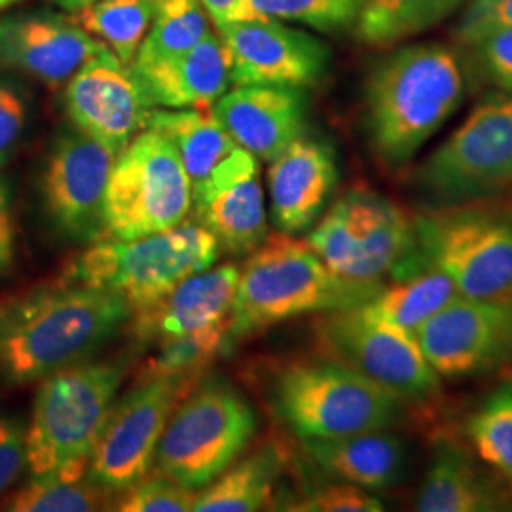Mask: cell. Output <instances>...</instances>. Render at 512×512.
I'll list each match as a JSON object with an SVG mask.
<instances>
[{"mask_svg": "<svg viewBox=\"0 0 512 512\" xmlns=\"http://www.w3.org/2000/svg\"><path fill=\"white\" fill-rule=\"evenodd\" d=\"M131 315L122 296L63 277L0 300V384H33L92 359L128 327Z\"/></svg>", "mask_w": 512, "mask_h": 512, "instance_id": "obj_1", "label": "cell"}, {"mask_svg": "<svg viewBox=\"0 0 512 512\" xmlns=\"http://www.w3.org/2000/svg\"><path fill=\"white\" fill-rule=\"evenodd\" d=\"M461 55L439 42L408 44L385 55L368 74L365 126L368 143L387 169H401L467 95Z\"/></svg>", "mask_w": 512, "mask_h": 512, "instance_id": "obj_2", "label": "cell"}, {"mask_svg": "<svg viewBox=\"0 0 512 512\" xmlns=\"http://www.w3.org/2000/svg\"><path fill=\"white\" fill-rule=\"evenodd\" d=\"M382 281H357L332 272L306 239L274 232L239 268L228 338L234 344L302 315L349 310L380 293Z\"/></svg>", "mask_w": 512, "mask_h": 512, "instance_id": "obj_3", "label": "cell"}, {"mask_svg": "<svg viewBox=\"0 0 512 512\" xmlns=\"http://www.w3.org/2000/svg\"><path fill=\"white\" fill-rule=\"evenodd\" d=\"M414 245L391 277L446 275L461 296H512V192L414 213Z\"/></svg>", "mask_w": 512, "mask_h": 512, "instance_id": "obj_4", "label": "cell"}, {"mask_svg": "<svg viewBox=\"0 0 512 512\" xmlns=\"http://www.w3.org/2000/svg\"><path fill=\"white\" fill-rule=\"evenodd\" d=\"M266 399L275 420L300 440L391 429L408 412L399 397L319 351L275 366Z\"/></svg>", "mask_w": 512, "mask_h": 512, "instance_id": "obj_5", "label": "cell"}, {"mask_svg": "<svg viewBox=\"0 0 512 512\" xmlns=\"http://www.w3.org/2000/svg\"><path fill=\"white\" fill-rule=\"evenodd\" d=\"M219 241L196 220L135 239H99L76 256L63 279L122 296L131 310L147 308L190 275L211 268Z\"/></svg>", "mask_w": 512, "mask_h": 512, "instance_id": "obj_6", "label": "cell"}, {"mask_svg": "<svg viewBox=\"0 0 512 512\" xmlns=\"http://www.w3.org/2000/svg\"><path fill=\"white\" fill-rule=\"evenodd\" d=\"M128 366L126 359H86L40 380L25 427L31 475L90 463Z\"/></svg>", "mask_w": 512, "mask_h": 512, "instance_id": "obj_7", "label": "cell"}, {"mask_svg": "<svg viewBox=\"0 0 512 512\" xmlns=\"http://www.w3.org/2000/svg\"><path fill=\"white\" fill-rule=\"evenodd\" d=\"M256 429L255 408L234 385L200 380L167 421L154 469L200 492L238 461Z\"/></svg>", "mask_w": 512, "mask_h": 512, "instance_id": "obj_8", "label": "cell"}, {"mask_svg": "<svg viewBox=\"0 0 512 512\" xmlns=\"http://www.w3.org/2000/svg\"><path fill=\"white\" fill-rule=\"evenodd\" d=\"M423 207L494 198L512 190V95L480 101L412 177Z\"/></svg>", "mask_w": 512, "mask_h": 512, "instance_id": "obj_9", "label": "cell"}, {"mask_svg": "<svg viewBox=\"0 0 512 512\" xmlns=\"http://www.w3.org/2000/svg\"><path fill=\"white\" fill-rule=\"evenodd\" d=\"M192 209V183L173 145L143 129L110 171L105 238L135 239L179 226Z\"/></svg>", "mask_w": 512, "mask_h": 512, "instance_id": "obj_10", "label": "cell"}, {"mask_svg": "<svg viewBox=\"0 0 512 512\" xmlns=\"http://www.w3.org/2000/svg\"><path fill=\"white\" fill-rule=\"evenodd\" d=\"M317 351L353 368L408 406L440 397V376L418 338L366 315L361 308L321 313L313 325Z\"/></svg>", "mask_w": 512, "mask_h": 512, "instance_id": "obj_11", "label": "cell"}, {"mask_svg": "<svg viewBox=\"0 0 512 512\" xmlns=\"http://www.w3.org/2000/svg\"><path fill=\"white\" fill-rule=\"evenodd\" d=\"M202 376H139L116 401L90 458V476L122 492L154 467L165 425Z\"/></svg>", "mask_w": 512, "mask_h": 512, "instance_id": "obj_12", "label": "cell"}, {"mask_svg": "<svg viewBox=\"0 0 512 512\" xmlns=\"http://www.w3.org/2000/svg\"><path fill=\"white\" fill-rule=\"evenodd\" d=\"M414 336L440 380L494 374L512 365V296L458 294Z\"/></svg>", "mask_w": 512, "mask_h": 512, "instance_id": "obj_13", "label": "cell"}, {"mask_svg": "<svg viewBox=\"0 0 512 512\" xmlns=\"http://www.w3.org/2000/svg\"><path fill=\"white\" fill-rule=\"evenodd\" d=\"M118 154L80 129L55 139L40 179L46 217L63 238H105V192Z\"/></svg>", "mask_w": 512, "mask_h": 512, "instance_id": "obj_14", "label": "cell"}, {"mask_svg": "<svg viewBox=\"0 0 512 512\" xmlns=\"http://www.w3.org/2000/svg\"><path fill=\"white\" fill-rule=\"evenodd\" d=\"M234 86L310 88L329 65L327 46L275 19L232 21L219 27Z\"/></svg>", "mask_w": 512, "mask_h": 512, "instance_id": "obj_15", "label": "cell"}, {"mask_svg": "<svg viewBox=\"0 0 512 512\" xmlns=\"http://www.w3.org/2000/svg\"><path fill=\"white\" fill-rule=\"evenodd\" d=\"M63 105L73 126L120 154L145 129L154 109L137 76L109 48L69 78Z\"/></svg>", "mask_w": 512, "mask_h": 512, "instance_id": "obj_16", "label": "cell"}, {"mask_svg": "<svg viewBox=\"0 0 512 512\" xmlns=\"http://www.w3.org/2000/svg\"><path fill=\"white\" fill-rule=\"evenodd\" d=\"M260 160L238 147L192 184L190 213L232 255H249L268 236Z\"/></svg>", "mask_w": 512, "mask_h": 512, "instance_id": "obj_17", "label": "cell"}, {"mask_svg": "<svg viewBox=\"0 0 512 512\" xmlns=\"http://www.w3.org/2000/svg\"><path fill=\"white\" fill-rule=\"evenodd\" d=\"M238 281L234 264L190 275L154 304L133 311L129 330L141 344L158 348L171 340L228 329Z\"/></svg>", "mask_w": 512, "mask_h": 512, "instance_id": "obj_18", "label": "cell"}, {"mask_svg": "<svg viewBox=\"0 0 512 512\" xmlns=\"http://www.w3.org/2000/svg\"><path fill=\"white\" fill-rule=\"evenodd\" d=\"M105 50L107 46L71 16L18 14L0 19V67L35 76L50 88L67 82Z\"/></svg>", "mask_w": 512, "mask_h": 512, "instance_id": "obj_19", "label": "cell"}, {"mask_svg": "<svg viewBox=\"0 0 512 512\" xmlns=\"http://www.w3.org/2000/svg\"><path fill=\"white\" fill-rule=\"evenodd\" d=\"M306 95L287 86H236L213 112L236 145L262 162H272L306 133Z\"/></svg>", "mask_w": 512, "mask_h": 512, "instance_id": "obj_20", "label": "cell"}, {"mask_svg": "<svg viewBox=\"0 0 512 512\" xmlns=\"http://www.w3.org/2000/svg\"><path fill=\"white\" fill-rule=\"evenodd\" d=\"M338 183L334 150L319 139L298 137L268 169L270 215L277 232L298 236L317 222Z\"/></svg>", "mask_w": 512, "mask_h": 512, "instance_id": "obj_21", "label": "cell"}, {"mask_svg": "<svg viewBox=\"0 0 512 512\" xmlns=\"http://www.w3.org/2000/svg\"><path fill=\"white\" fill-rule=\"evenodd\" d=\"M512 486L467 448L440 439L421 480L414 509L421 512H495L511 509Z\"/></svg>", "mask_w": 512, "mask_h": 512, "instance_id": "obj_22", "label": "cell"}, {"mask_svg": "<svg viewBox=\"0 0 512 512\" xmlns=\"http://www.w3.org/2000/svg\"><path fill=\"white\" fill-rule=\"evenodd\" d=\"M131 71L154 109H211L230 86L228 52L211 33L183 54Z\"/></svg>", "mask_w": 512, "mask_h": 512, "instance_id": "obj_23", "label": "cell"}, {"mask_svg": "<svg viewBox=\"0 0 512 512\" xmlns=\"http://www.w3.org/2000/svg\"><path fill=\"white\" fill-rule=\"evenodd\" d=\"M344 198L357 247L351 279L382 281L414 245V213L365 188L349 190Z\"/></svg>", "mask_w": 512, "mask_h": 512, "instance_id": "obj_24", "label": "cell"}, {"mask_svg": "<svg viewBox=\"0 0 512 512\" xmlns=\"http://www.w3.org/2000/svg\"><path fill=\"white\" fill-rule=\"evenodd\" d=\"M302 448L311 463L334 482H348L365 490H385L403 480L406 446L389 429L302 440Z\"/></svg>", "mask_w": 512, "mask_h": 512, "instance_id": "obj_25", "label": "cell"}, {"mask_svg": "<svg viewBox=\"0 0 512 512\" xmlns=\"http://www.w3.org/2000/svg\"><path fill=\"white\" fill-rule=\"evenodd\" d=\"M289 454L272 442L251 456L232 463L219 478L205 486L194 501V512H255L264 509L285 469Z\"/></svg>", "mask_w": 512, "mask_h": 512, "instance_id": "obj_26", "label": "cell"}, {"mask_svg": "<svg viewBox=\"0 0 512 512\" xmlns=\"http://www.w3.org/2000/svg\"><path fill=\"white\" fill-rule=\"evenodd\" d=\"M145 129L165 137L177 150L190 183L203 181L238 145L211 109H152Z\"/></svg>", "mask_w": 512, "mask_h": 512, "instance_id": "obj_27", "label": "cell"}, {"mask_svg": "<svg viewBox=\"0 0 512 512\" xmlns=\"http://www.w3.org/2000/svg\"><path fill=\"white\" fill-rule=\"evenodd\" d=\"M114 492L90 476V463H71L31 478L4 501L10 512L110 511Z\"/></svg>", "mask_w": 512, "mask_h": 512, "instance_id": "obj_28", "label": "cell"}, {"mask_svg": "<svg viewBox=\"0 0 512 512\" xmlns=\"http://www.w3.org/2000/svg\"><path fill=\"white\" fill-rule=\"evenodd\" d=\"M456 296V285L446 275L431 270L384 287L359 308L374 319L414 334Z\"/></svg>", "mask_w": 512, "mask_h": 512, "instance_id": "obj_29", "label": "cell"}, {"mask_svg": "<svg viewBox=\"0 0 512 512\" xmlns=\"http://www.w3.org/2000/svg\"><path fill=\"white\" fill-rule=\"evenodd\" d=\"M463 431L476 458L512 484V372L471 410Z\"/></svg>", "mask_w": 512, "mask_h": 512, "instance_id": "obj_30", "label": "cell"}, {"mask_svg": "<svg viewBox=\"0 0 512 512\" xmlns=\"http://www.w3.org/2000/svg\"><path fill=\"white\" fill-rule=\"evenodd\" d=\"M154 16L152 0H97L74 12L76 25L99 38L120 63L131 67Z\"/></svg>", "mask_w": 512, "mask_h": 512, "instance_id": "obj_31", "label": "cell"}, {"mask_svg": "<svg viewBox=\"0 0 512 512\" xmlns=\"http://www.w3.org/2000/svg\"><path fill=\"white\" fill-rule=\"evenodd\" d=\"M459 0H363L359 37L368 44H395L446 18Z\"/></svg>", "mask_w": 512, "mask_h": 512, "instance_id": "obj_32", "label": "cell"}, {"mask_svg": "<svg viewBox=\"0 0 512 512\" xmlns=\"http://www.w3.org/2000/svg\"><path fill=\"white\" fill-rule=\"evenodd\" d=\"M154 16L131 67H145L194 48L207 31L200 0H152Z\"/></svg>", "mask_w": 512, "mask_h": 512, "instance_id": "obj_33", "label": "cell"}, {"mask_svg": "<svg viewBox=\"0 0 512 512\" xmlns=\"http://www.w3.org/2000/svg\"><path fill=\"white\" fill-rule=\"evenodd\" d=\"M363 0H239L232 21L275 19L302 23L319 31L357 25Z\"/></svg>", "mask_w": 512, "mask_h": 512, "instance_id": "obj_34", "label": "cell"}, {"mask_svg": "<svg viewBox=\"0 0 512 512\" xmlns=\"http://www.w3.org/2000/svg\"><path fill=\"white\" fill-rule=\"evenodd\" d=\"M198 492L175 482L173 478L150 469L126 490L116 492L110 511L120 512H188L192 511Z\"/></svg>", "mask_w": 512, "mask_h": 512, "instance_id": "obj_35", "label": "cell"}, {"mask_svg": "<svg viewBox=\"0 0 512 512\" xmlns=\"http://www.w3.org/2000/svg\"><path fill=\"white\" fill-rule=\"evenodd\" d=\"M480 78L512 95V29H495L465 44Z\"/></svg>", "mask_w": 512, "mask_h": 512, "instance_id": "obj_36", "label": "cell"}, {"mask_svg": "<svg viewBox=\"0 0 512 512\" xmlns=\"http://www.w3.org/2000/svg\"><path fill=\"white\" fill-rule=\"evenodd\" d=\"M283 509L296 512H382L384 503L368 494L365 488L348 482H334L289 503Z\"/></svg>", "mask_w": 512, "mask_h": 512, "instance_id": "obj_37", "label": "cell"}, {"mask_svg": "<svg viewBox=\"0 0 512 512\" xmlns=\"http://www.w3.org/2000/svg\"><path fill=\"white\" fill-rule=\"evenodd\" d=\"M29 97L16 80L0 76V167L8 164L27 126Z\"/></svg>", "mask_w": 512, "mask_h": 512, "instance_id": "obj_38", "label": "cell"}, {"mask_svg": "<svg viewBox=\"0 0 512 512\" xmlns=\"http://www.w3.org/2000/svg\"><path fill=\"white\" fill-rule=\"evenodd\" d=\"M495 29H512V0H471L456 27L461 46Z\"/></svg>", "mask_w": 512, "mask_h": 512, "instance_id": "obj_39", "label": "cell"}, {"mask_svg": "<svg viewBox=\"0 0 512 512\" xmlns=\"http://www.w3.org/2000/svg\"><path fill=\"white\" fill-rule=\"evenodd\" d=\"M27 467L25 425L0 412V497L6 494Z\"/></svg>", "mask_w": 512, "mask_h": 512, "instance_id": "obj_40", "label": "cell"}, {"mask_svg": "<svg viewBox=\"0 0 512 512\" xmlns=\"http://www.w3.org/2000/svg\"><path fill=\"white\" fill-rule=\"evenodd\" d=\"M16 262V220L6 179L0 175V274L12 270Z\"/></svg>", "mask_w": 512, "mask_h": 512, "instance_id": "obj_41", "label": "cell"}, {"mask_svg": "<svg viewBox=\"0 0 512 512\" xmlns=\"http://www.w3.org/2000/svg\"><path fill=\"white\" fill-rule=\"evenodd\" d=\"M200 2H202L203 10L209 14V18L213 19L217 29L230 23L232 12L239 4V0H200Z\"/></svg>", "mask_w": 512, "mask_h": 512, "instance_id": "obj_42", "label": "cell"}, {"mask_svg": "<svg viewBox=\"0 0 512 512\" xmlns=\"http://www.w3.org/2000/svg\"><path fill=\"white\" fill-rule=\"evenodd\" d=\"M57 6H61L63 10H67V12H78V10H82L84 6H90L93 2H97V0H54Z\"/></svg>", "mask_w": 512, "mask_h": 512, "instance_id": "obj_43", "label": "cell"}, {"mask_svg": "<svg viewBox=\"0 0 512 512\" xmlns=\"http://www.w3.org/2000/svg\"><path fill=\"white\" fill-rule=\"evenodd\" d=\"M18 0H0V10H4V8H8V6H12V4H16Z\"/></svg>", "mask_w": 512, "mask_h": 512, "instance_id": "obj_44", "label": "cell"}, {"mask_svg": "<svg viewBox=\"0 0 512 512\" xmlns=\"http://www.w3.org/2000/svg\"><path fill=\"white\" fill-rule=\"evenodd\" d=\"M461 2H465V0H459V4H461Z\"/></svg>", "mask_w": 512, "mask_h": 512, "instance_id": "obj_45", "label": "cell"}]
</instances>
